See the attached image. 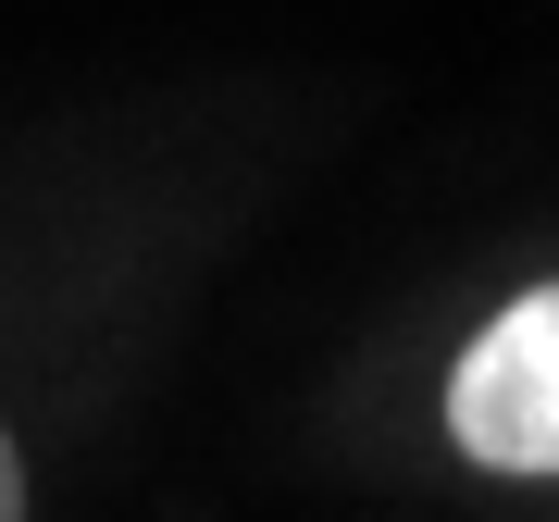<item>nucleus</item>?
Segmentation results:
<instances>
[{
  "label": "nucleus",
  "mask_w": 559,
  "mask_h": 522,
  "mask_svg": "<svg viewBox=\"0 0 559 522\" xmlns=\"http://www.w3.org/2000/svg\"><path fill=\"white\" fill-rule=\"evenodd\" d=\"M448 436L473 448L485 473H559V286H522V299L460 348Z\"/></svg>",
  "instance_id": "1"
},
{
  "label": "nucleus",
  "mask_w": 559,
  "mask_h": 522,
  "mask_svg": "<svg viewBox=\"0 0 559 522\" xmlns=\"http://www.w3.org/2000/svg\"><path fill=\"white\" fill-rule=\"evenodd\" d=\"M0 522H25V461H13V436H0Z\"/></svg>",
  "instance_id": "2"
}]
</instances>
